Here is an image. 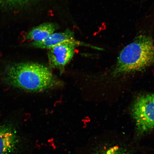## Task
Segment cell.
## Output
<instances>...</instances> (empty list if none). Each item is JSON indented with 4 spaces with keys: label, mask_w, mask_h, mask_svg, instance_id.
I'll return each mask as SVG.
<instances>
[{
    "label": "cell",
    "mask_w": 154,
    "mask_h": 154,
    "mask_svg": "<svg viewBox=\"0 0 154 154\" xmlns=\"http://www.w3.org/2000/svg\"><path fill=\"white\" fill-rule=\"evenodd\" d=\"M20 140L14 126L10 123L0 125V154H17Z\"/></svg>",
    "instance_id": "obj_5"
},
{
    "label": "cell",
    "mask_w": 154,
    "mask_h": 154,
    "mask_svg": "<svg viewBox=\"0 0 154 154\" xmlns=\"http://www.w3.org/2000/svg\"><path fill=\"white\" fill-rule=\"evenodd\" d=\"M107 151L108 154H123L119 151L117 148H112V149L108 150Z\"/></svg>",
    "instance_id": "obj_9"
},
{
    "label": "cell",
    "mask_w": 154,
    "mask_h": 154,
    "mask_svg": "<svg viewBox=\"0 0 154 154\" xmlns=\"http://www.w3.org/2000/svg\"><path fill=\"white\" fill-rule=\"evenodd\" d=\"M154 63V40L148 35L140 34L121 51L113 74L140 72Z\"/></svg>",
    "instance_id": "obj_2"
},
{
    "label": "cell",
    "mask_w": 154,
    "mask_h": 154,
    "mask_svg": "<svg viewBox=\"0 0 154 154\" xmlns=\"http://www.w3.org/2000/svg\"><path fill=\"white\" fill-rule=\"evenodd\" d=\"M75 40L74 32L67 29L64 32H54L43 41L32 42L31 46L38 49H50L59 44Z\"/></svg>",
    "instance_id": "obj_6"
},
{
    "label": "cell",
    "mask_w": 154,
    "mask_h": 154,
    "mask_svg": "<svg viewBox=\"0 0 154 154\" xmlns=\"http://www.w3.org/2000/svg\"><path fill=\"white\" fill-rule=\"evenodd\" d=\"M31 0H0V3L9 5H17L24 4Z\"/></svg>",
    "instance_id": "obj_8"
},
{
    "label": "cell",
    "mask_w": 154,
    "mask_h": 154,
    "mask_svg": "<svg viewBox=\"0 0 154 154\" xmlns=\"http://www.w3.org/2000/svg\"><path fill=\"white\" fill-rule=\"evenodd\" d=\"M3 78L8 85L29 92L43 91L54 83L53 75L47 67L32 62L9 66L4 72Z\"/></svg>",
    "instance_id": "obj_1"
},
{
    "label": "cell",
    "mask_w": 154,
    "mask_h": 154,
    "mask_svg": "<svg viewBox=\"0 0 154 154\" xmlns=\"http://www.w3.org/2000/svg\"><path fill=\"white\" fill-rule=\"evenodd\" d=\"M82 43L76 40L65 42L51 48L48 53L50 64L55 68L63 69L72 60L76 47L82 45Z\"/></svg>",
    "instance_id": "obj_4"
},
{
    "label": "cell",
    "mask_w": 154,
    "mask_h": 154,
    "mask_svg": "<svg viewBox=\"0 0 154 154\" xmlns=\"http://www.w3.org/2000/svg\"><path fill=\"white\" fill-rule=\"evenodd\" d=\"M58 26L53 23H46L35 27L26 35V39L32 42H40L53 34Z\"/></svg>",
    "instance_id": "obj_7"
},
{
    "label": "cell",
    "mask_w": 154,
    "mask_h": 154,
    "mask_svg": "<svg viewBox=\"0 0 154 154\" xmlns=\"http://www.w3.org/2000/svg\"><path fill=\"white\" fill-rule=\"evenodd\" d=\"M132 114L138 134H143L154 128V94L140 96L134 101Z\"/></svg>",
    "instance_id": "obj_3"
},
{
    "label": "cell",
    "mask_w": 154,
    "mask_h": 154,
    "mask_svg": "<svg viewBox=\"0 0 154 154\" xmlns=\"http://www.w3.org/2000/svg\"><path fill=\"white\" fill-rule=\"evenodd\" d=\"M97 154H108L107 153V151L101 152L99 153H98Z\"/></svg>",
    "instance_id": "obj_10"
}]
</instances>
